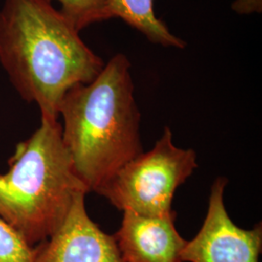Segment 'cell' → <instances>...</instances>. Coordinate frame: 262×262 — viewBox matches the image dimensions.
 <instances>
[{
  "mask_svg": "<svg viewBox=\"0 0 262 262\" xmlns=\"http://www.w3.org/2000/svg\"><path fill=\"white\" fill-rule=\"evenodd\" d=\"M51 0H4L0 10V63L23 99L41 119L58 121L67 92L89 84L105 62L85 45Z\"/></svg>",
  "mask_w": 262,
  "mask_h": 262,
  "instance_id": "obj_1",
  "label": "cell"
},
{
  "mask_svg": "<svg viewBox=\"0 0 262 262\" xmlns=\"http://www.w3.org/2000/svg\"><path fill=\"white\" fill-rule=\"evenodd\" d=\"M130 68L127 56L115 55L94 81L70 89L60 104L62 140L89 192L97 193L144 152Z\"/></svg>",
  "mask_w": 262,
  "mask_h": 262,
  "instance_id": "obj_2",
  "label": "cell"
},
{
  "mask_svg": "<svg viewBox=\"0 0 262 262\" xmlns=\"http://www.w3.org/2000/svg\"><path fill=\"white\" fill-rule=\"evenodd\" d=\"M89 191L76 173L58 121L41 119L0 174V217L31 247L63 224L76 199Z\"/></svg>",
  "mask_w": 262,
  "mask_h": 262,
  "instance_id": "obj_3",
  "label": "cell"
},
{
  "mask_svg": "<svg viewBox=\"0 0 262 262\" xmlns=\"http://www.w3.org/2000/svg\"><path fill=\"white\" fill-rule=\"evenodd\" d=\"M196 167V152L177 147L172 131L165 126L150 151L123 165L97 193L122 212L170 215L174 213L172 202L176 189Z\"/></svg>",
  "mask_w": 262,
  "mask_h": 262,
  "instance_id": "obj_4",
  "label": "cell"
},
{
  "mask_svg": "<svg viewBox=\"0 0 262 262\" xmlns=\"http://www.w3.org/2000/svg\"><path fill=\"white\" fill-rule=\"evenodd\" d=\"M228 180L216 179L211 187L204 223L196 236L182 252L184 262H259L262 251L261 224L252 229L235 225L225 206Z\"/></svg>",
  "mask_w": 262,
  "mask_h": 262,
  "instance_id": "obj_5",
  "label": "cell"
},
{
  "mask_svg": "<svg viewBox=\"0 0 262 262\" xmlns=\"http://www.w3.org/2000/svg\"><path fill=\"white\" fill-rule=\"evenodd\" d=\"M85 195L76 199L63 224L35 248L34 262H124L114 236L88 215Z\"/></svg>",
  "mask_w": 262,
  "mask_h": 262,
  "instance_id": "obj_6",
  "label": "cell"
},
{
  "mask_svg": "<svg viewBox=\"0 0 262 262\" xmlns=\"http://www.w3.org/2000/svg\"><path fill=\"white\" fill-rule=\"evenodd\" d=\"M176 213L145 215L124 211L122 225L114 236L124 262H184L187 245L175 226Z\"/></svg>",
  "mask_w": 262,
  "mask_h": 262,
  "instance_id": "obj_7",
  "label": "cell"
},
{
  "mask_svg": "<svg viewBox=\"0 0 262 262\" xmlns=\"http://www.w3.org/2000/svg\"><path fill=\"white\" fill-rule=\"evenodd\" d=\"M121 19L162 47L184 49L186 42L174 35L154 11V0H107L106 19Z\"/></svg>",
  "mask_w": 262,
  "mask_h": 262,
  "instance_id": "obj_8",
  "label": "cell"
},
{
  "mask_svg": "<svg viewBox=\"0 0 262 262\" xmlns=\"http://www.w3.org/2000/svg\"><path fill=\"white\" fill-rule=\"evenodd\" d=\"M52 1V0H51ZM66 16L78 31L96 23L105 21L107 0H57Z\"/></svg>",
  "mask_w": 262,
  "mask_h": 262,
  "instance_id": "obj_9",
  "label": "cell"
},
{
  "mask_svg": "<svg viewBox=\"0 0 262 262\" xmlns=\"http://www.w3.org/2000/svg\"><path fill=\"white\" fill-rule=\"evenodd\" d=\"M35 247L28 245L0 217V262H34Z\"/></svg>",
  "mask_w": 262,
  "mask_h": 262,
  "instance_id": "obj_10",
  "label": "cell"
},
{
  "mask_svg": "<svg viewBox=\"0 0 262 262\" xmlns=\"http://www.w3.org/2000/svg\"><path fill=\"white\" fill-rule=\"evenodd\" d=\"M231 9L241 16L261 14L262 0H234Z\"/></svg>",
  "mask_w": 262,
  "mask_h": 262,
  "instance_id": "obj_11",
  "label": "cell"
}]
</instances>
